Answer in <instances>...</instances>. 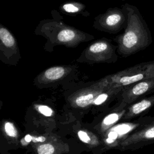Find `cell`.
<instances>
[{
    "mask_svg": "<svg viewBox=\"0 0 154 154\" xmlns=\"http://www.w3.org/2000/svg\"><path fill=\"white\" fill-rule=\"evenodd\" d=\"M127 16V25L123 32L114 38L117 54L127 57L144 50L153 39L148 25L139 9L135 5L125 3L122 5Z\"/></svg>",
    "mask_w": 154,
    "mask_h": 154,
    "instance_id": "cell-1",
    "label": "cell"
},
{
    "mask_svg": "<svg viewBox=\"0 0 154 154\" xmlns=\"http://www.w3.org/2000/svg\"><path fill=\"white\" fill-rule=\"evenodd\" d=\"M51 14L52 19L42 20L34 31L35 35L46 39L44 46L46 51L52 52L57 46L75 48L94 38L93 35L65 23L57 10H52Z\"/></svg>",
    "mask_w": 154,
    "mask_h": 154,
    "instance_id": "cell-2",
    "label": "cell"
},
{
    "mask_svg": "<svg viewBox=\"0 0 154 154\" xmlns=\"http://www.w3.org/2000/svg\"><path fill=\"white\" fill-rule=\"evenodd\" d=\"M104 78L110 85L124 89L139 81L154 78V61L135 64Z\"/></svg>",
    "mask_w": 154,
    "mask_h": 154,
    "instance_id": "cell-3",
    "label": "cell"
},
{
    "mask_svg": "<svg viewBox=\"0 0 154 154\" xmlns=\"http://www.w3.org/2000/svg\"><path fill=\"white\" fill-rule=\"evenodd\" d=\"M117 45L107 38L98 39L86 47L76 62L93 65L97 63H114L118 60Z\"/></svg>",
    "mask_w": 154,
    "mask_h": 154,
    "instance_id": "cell-4",
    "label": "cell"
},
{
    "mask_svg": "<svg viewBox=\"0 0 154 154\" xmlns=\"http://www.w3.org/2000/svg\"><path fill=\"white\" fill-rule=\"evenodd\" d=\"M126 25L127 16L123 8L111 7L96 16L93 26L98 31L116 34L125 29Z\"/></svg>",
    "mask_w": 154,
    "mask_h": 154,
    "instance_id": "cell-5",
    "label": "cell"
},
{
    "mask_svg": "<svg viewBox=\"0 0 154 154\" xmlns=\"http://www.w3.org/2000/svg\"><path fill=\"white\" fill-rule=\"evenodd\" d=\"M78 67L73 65H58L49 67L38 73L34 79L38 87H48L72 78L76 75Z\"/></svg>",
    "mask_w": 154,
    "mask_h": 154,
    "instance_id": "cell-6",
    "label": "cell"
},
{
    "mask_svg": "<svg viewBox=\"0 0 154 154\" xmlns=\"http://www.w3.org/2000/svg\"><path fill=\"white\" fill-rule=\"evenodd\" d=\"M138 128L121 143L123 149H137L154 143V116L143 118Z\"/></svg>",
    "mask_w": 154,
    "mask_h": 154,
    "instance_id": "cell-7",
    "label": "cell"
},
{
    "mask_svg": "<svg viewBox=\"0 0 154 154\" xmlns=\"http://www.w3.org/2000/svg\"><path fill=\"white\" fill-rule=\"evenodd\" d=\"M21 59L20 50L14 35L0 24V60L8 66H16Z\"/></svg>",
    "mask_w": 154,
    "mask_h": 154,
    "instance_id": "cell-8",
    "label": "cell"
},
{
    "mask_svg": "<svg viewBox=\"0 0 154 154\" xmlns=\"http://www.w3.org/2000/svg\"><path fill=\"white\" fill-rule=\"evenodd\" d=\"M111 85L104 77L90 85L78 90L72 96V100L75 105L85 108L92 104L100 94L108 89Z\"/></svg>",
    "mask_w": 154,
    "mask_h": 154,
    "instance_id": "cell-9",
    "label": "cell"
},
{
    "mask_svg": "<svg viewBox=\"0 0 154 154\" xmlns=\"http://www.w3.org/2000/svg\"><path fill=\"white\" fill-rule=\"evenodd\" d=\"M154 93V78L144 79L125 87L121 92L122 102L126 105Z\"/></svg>",
    "mask_w": 154,
    "mask_h": 154,
    "instance_id": "cell-10",
    "label": "cell"
},
{
    "mask_svg": "<svg viewBox=\"0 0 154 154\" xmlns=\"http://www.w3.org/2000/svg\"><path fill=\"white\" fill-rule=\"evenodd\" d=\"M154 106V93L146 96L130 105L125 114L126 119L137 117L142 113L148 111Z\"/></svg>",
    "mask_w": 154,
    "mask_h": 154,
    "instance_id": "cell-11",
    "label": "cell"
},
{
    "mask_svg": "<svg viewBox=\"0 0 154 154\" xmlns=\"http://www.w3.org/2000/svg\"><path fill=\"white\" fill-rule=\"evenodd\" d=\"M60 10L63 13L70 16H77L81 14L84 16H88L90 15L88 11H86V6L79 2H65L60 6Z\"/></svg>",
    "mask_w": 154,
    "mask_h": 154,
    "instance_id": "cell-12",
    "label": "cell"
},
{
    "mask_svg": "<svg viewBox=\"0 0 154 154\" xmlns=\"http://www.w3.org/2000/svg\"><path fill=\"white\" fill-rule=\"evenodd\" d=\"M55 151V147L51 143L41 144L37 149L38 154H54Z\"/></svg>",
    "mask_w": 154,
    "mask_h": 154,
    "instance_id": "cell-13",
    "label": "cell"
},
{
    "mask_svg": "<svg viewBox=\"0 0 154 154\" xmlns=\"http://www.w3.org/2000/svg\"><path fill=\"white\" fill-rule=\"evenodd\" d=\"M121 117V114H118L116 112H114L108 115L106 117L104 118L102 125L105 126H109L114 124L116 122L118 121V120Z\"/></svg>",
    "mask_w": 154,
    "mask_h": 154,
    "instance_id": "cell-14",
    "label": "cell"
},
{
    "mask_svg": "<svg viewBox=\"0 0 154 154\" xmlns=\"http://www.w3.org/2000/svg\"><path fill=\"white\" fill-rule=\"evenodd\" d=\"M4 131L5 134L10 137L16 138L18 135L17 129L13 123L10 122H6L4 124Z\"/></svg>",
    "mask_w": 154,
    "mask_h": 154,
    "instance_id": "cell-15",
    "label": "cell"
},
{
    "mask_svg": "<svg viewBox=\"0 0 154 154\" xmlns=\"http://www.w3.org/2000/svg\"><path fill=\"white\" fill-rule=\"evenodd\" d=\"M36 108L42 114L46 117H51L54 113L52 108L45 105H37Z\"/></svg>",
    "mask_w": 154,
    "mask_h": 154,
    "instance_id": "cell-16",
    "label": "cell"
},
{
    "mask_svg": "<svg viewBox=\"0 0 154 154\" xmlns=\"http://www.w3.org/2000/svg\"><path fill=\"white\" fill-rule=\"evenodd\" d=\"M78 136L80 140L85 143L88 144L91 141V138L87 132L84 131L80 130L78 132Z\"/></svg>",
    "mask_w": 154,
    "mask_h": 154,
    "instance_id": "cell-17",
    "label": "cell"
},
{
    "mask_svg": "<svg viewBox=\"0 0 154 154\" xmlns=\"http://www.w3.org/2000/svg\"><path fill=\"white\" fill-rule=\"evenodd\" d=\"M45 140L46 138L44 137L40 136L38 137H32V141L34 142H43V141H45Z\"/></svg>",
    "mask_w": 154,
    "mask_h": 154,
    "instance_id": "cell-18",
    "label": "cell"
},
{
    "mask_svg": "<svg viewBox=\"0 0 154 154\" xmlns=\"http://www.w3.org/2000/svg\"><path fill=\"white\" fill-rule=\"evenodd\" d=\"M24 140H25V141H26V142H30V141H31L32 140V137L30 135L28 134V135H26L25 137Z\"/></svg>",
    "mask_w": 154,
    "mask_h": 154,
    "instance_id": "cell-19",
    "label": "cell"
}]
</instances>
